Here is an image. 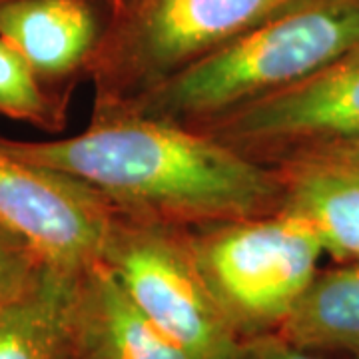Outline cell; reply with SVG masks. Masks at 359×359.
<instances>
[{
  "label": "cell",
  "instance_id": "6",
  "mask_svg": "<svg viewBox=\"0 0 359 359\" xmlns=\"http://www.w3.org/2000/svg\"><path fill=\"white\" fill-rule=\"evenodd\" d=\"M194 130L266 166L359 140V44L313 76Z\"/></svg>",
  "mask_w": 359,
  "mask_h": 359
},
{
  "label": "cell",
  "instance_id": "13",
  "mask_svg": "<svg viewBox=\"0 0 359 359\" xmlns=\"http://www.w3.org/2000/svg\"><path fill=\"white\" fill-rule=\"evenodd\" d=\"M68 100L46 88L26 60L0 39V114L46 132L66 128Z\"/></svg>",
  "mask_w": 359,
  "mask_h": 359
},
{
  "label": "cell",
  "instance_id": "17",
  "mask_svg": "<svg viewBox=\"0 0 359 359\" xmlns=\"http://www.w3.org/2000/svg\"><path fill=\"white\" fill-rule=\"evenodd\" d=\"M136 2H138V0H106L108 11H110V18L124 14L126 11H130Z\"/></svg>",
  "mask_w": 359,
  "mask_h": 359
},
{
  "label": "cell",
  "instance_id": "10",
  "mask_svg": "<svg viewBox=\"0 0 359 359\" xmlns=\"http://www.w3.org/2000/svg\"><path fill=\"white\" fill-rule=\"evenodd\" d=\"M276 168L282 212L308 224L335 264L359 259V168L325 156H299Z\"/></svg>",
  "mask_w": 359,
  "mask_h": 359
},
{
  "label": "cell",
  "instance_id": "14",
  "mask_svg": "<svg viewBox=\"0 0 359 359\" xmlns=\"http://www.w3.org/2000/svg\"><path fill=\"white\" fill-rule=\"evenodd\" d=\"M44 266L36 250L0 222V306L25 294Z\"/></svg>",
  "mask_w": 359,
  "mask_h": 359
},
{
  "label": "cell",
  "instance_id": "3",
  "mask_svg": "<svg viewBox=\"0 0 359 359\" xmlns=\"http://www.w3.org/2000/svg\"><path fill=\"white\" fill-rule=\"evenodd\" d=\"M295 0H138L110 18L90 66L94 110L136 100Z\"/></svg>",
  "mask_w": 359,
  "mask_h": 359
},
{
  "label": "cell",
  "instance_id": "15",
  "mask_svg": "<svg viewBox=\"0 0 359 359\" xmlns=\"http://www.w3.org/2000/svg\"><path fill=\"white\" fill-rule=\"evenodd\" d=\"M228 359H330V355L302 349L273 332L240 339ZM337 359H359V355H344Z\"/></svg>",
  "mask_w": 359,
  "mask_h": 359
},
{
  "label": "cell",
  "instance_id": "11",
  "mask_svg": "<svg viewBox=\"0 0 359 359\" xmlns=\"http://www.w3.org/2000/svg\"><path fill=\"white\" fill-rule=\"evenodd\" d=\"M78 273L46 264L25 294L0 306V359H72Z\"/></svg>",
  "mask_w": 359,
  "mask_h": 359
},
{
  "label": "cell",
  "instance_id": "7",
  "mask_svg": "<svg viewBox=\"0 0 359 359\" xmlns=\"http://www.w3.org/2000/svg\"><path fill=\"white\" fill-rule=\"evenodd\" d=\"M112 214L86 184L0 148V222L48 266L82 271L100 262Z\"/></svg>",
  "mask_w": 359,
  "mask_h": 359
},
{
  "label": "cell",
  "instance_id": "1",
  "mask_svg": "<svg viewBox=\"0 0 359 359\" xmlns=\"http://www.w3.org/2000/svg\"><path fill=\"white\" fill-rule=\"evenodd\" d=\"M0 148L86 184L114 212L184 230L262 218L283 204L276 168L198 130L130 112H92L70 138L0 136Z\"/></svg>",
  "mask_w": 359,
  "mask_h": 359
},
{
  "label": "cell",
  "instance_id": "5",
  "mask_svg": "<svg viewBox=\"0 0 359 359\" xmlns=\"http://www.w3.org/2000/svg\"><path fill=\"white\" fill-rule=\"evenodd\" d=\"M100 264L156 327L196 358H230L240 339L198 269L190 230L114 212Z\"/></svg>",
  "mask_w": 359,
  "mask_h": 359
},
{
  "label": "cell",
  "instance_id": "2",
  "mask_svg": "<svg viewBox=\"0 0 359 359\" xmlns=\"http://www.w3.org/2000/svg\"><path fill=\"white\" fill-rule=\"evenodd\" d=\"M358 44L359 0H295L136 100L106 112L198 128L313 76Z\"/></svg>",
  "mask_w": 359,
  "mask_h": 359
},
{
  "label": "cell",
  "instance_id": "16",
  "mask_svg": "<svg viewBox=\"0 0 359 359\" xmlns=\"http://www.w3.org/2000/svg\"><path fill=\"white\" fill-rule=\"evenodd\" d=\"M302 156H325V158H334V160H341L351 166L359 168V140L353 142H341V144H332V146H323L318 150H311L308 154ZM299 158V156H295Z\"/></svg>",
  "mask_w": 359,
  "mask_h": 359
},
{
  "label": "cell",
  "instance_id": "12",
  "mask_svg": "<svg viewBox=\"0 0 359 359\" xmlns=\"http://www.w3.org/2000/svg\"><path fill=\"white\" fill-rule=\"evenodd\" d=\"M278 334L321 355H359V259L320 269Z\"/></svg>",
  "mask_w": 359,
  "mask_h": 359
},
{
  "label": "cell",
  "instance_id": "18",
  "mask_svg": "<svg viewBox=\"0 0 359 359\" xmlns=\"http://www.w3.org/2000/svg\"><path fill=\"white\" fill-rule=\"evenodd\" d=\"M2 2H6V0H0V4H2Z\"/></svg>",
  "mask_w": 359,
  "mask_h": 359
},
{
  "label": "cell",
  "instance_id": "4",
  "mask_svg": "<svg viewBox=\"0 0 359 359\" xmlns=\"http://www.w3.org/2000/svg\"><path fill=\"white\" fill-rule=\"evenodd\" d=\"M190 245L238 339L278 332L325 256L308 224L282 210L190 230Z\"/></svg>",
  "mask_w": 359,
  "mask_h": 359
},
{
  "label": "cell",
  "instance_id": "8",
  "mask_svg": "<svg viewBox=\"0 0 359 359\" xmlns=\"http://www.w3.org/2000/svg\"><path fill=\"white\" fill-rule=\"evenodd\" d=\"M110 11L106 0H6L0 4V39L26 60L46 88L70 92L100 48Z\"/></svg>",
  "mask_w": 359,
  "mask_h": 359
},
{
  "label": "cell",
  "instance_id": "9",
  "mask_svg": "<svg viewBox=\"0 0 359 359\" xmlns=\"http://www.w3.org/2000/svg\"><path fill=\"white\" fill-rule=\"evenodd\" d=\"M72 359H200L156 327L100 262L78 273Z\"/></svg>",
  "mask_w": 359,
  "mask_h": 359
}]
</instances>
